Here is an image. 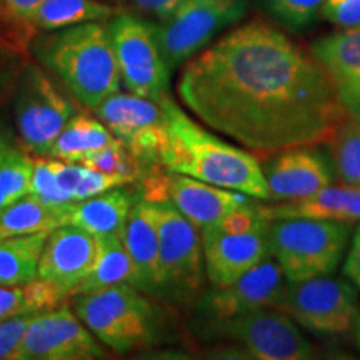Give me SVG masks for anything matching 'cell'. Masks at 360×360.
Segmentation results:
<instances>
[{"mask_svg": "<svg viewBox=\"0 0 360 360\" xmlns=\"http://www.w3.org/2000/svg\"><path fill=\"white\" fill-rule=\"evenodd\" d=\"M180 101L255 157L319 147L347 119L314 53L262 20L231 30L186 62Z\"/></svg>", "mask_w": 360, "mask_h": 360, "instance_id": "1", "label": "cell"}, {"mask_svg": "<svg viewBox=\"0 0 360 360\" xmlns=\"http://www.w3.org/2000/svg\"><path fill=\"white\" fill-rule=\"evenodd\" d=\"M160 103L167 129V141L159 157L160 167L269 200V187L257 157L247 148L220 141L188 117L170 96Z\"/></svg>", "mask_w": 360, "mask_h": 360, "instance_id": "2", "label": "cell"}, {"mask_svg": "<svg viewBox=\"0 0 360 360\" xmlns=\"http://www.w3.org/2000/svg\"><path fill=\"white\" fill-rule=\"evenodd\" d=\"M37 56L90 110L122 85L109 20L52 30L37 44Z\"/></svg>", "mask_w": 360, "mask_h": 360, "instance_id": "3", "label": "cell"}, {"mask_svg": "<svg viewBox=\"0 0 360 360\" xmlns=\"http://www.w3.org/2000/svg\"><path fill=\"white\" fill-rule=\"evenodd\" d=\"M352 224L304 217L274 219L269 225L270 255L287 282L328 276L347 254Z\"/></svg>", "mask_w": 360, "mask_h": 360, "instance_id": "4", "label": "cell"}, {"mask_svg": "<svg viewBox=\"0 0 360 360\" xmlns=\"http://www.w3.org/2000/svg\"><path fill=\"white\" fill-rule=\"evenodd\" d=\"M75 315L112 352L127 354L157 342L159 317L150 300L130 283L75 295Z\"/></svg>", "mask_w": 360, "mask_h": 360, "instance_id": "5", "label": "cell"}, {"mask_svg": "<svg viewBox=\"0 0 360 360\" xmlns=\"http://www.w3.org/2000/svg\"><path fill=\"white\" fill-rule=\"evenodd\" d=\"M270 220L262 204L233 210L200 229L205 276L214 287H225L270 255Z\"/></svg>", "mask_w": 360, "mask_h": 360, "instance_id": "6", "label": "cell"}, {"mask_svg": "<svg viewBox=\"0 0 360 360\" xmlns=\"http://www.w3.org/2000/svg\"><path fill=\"white\" fill-rule=\"evenodd\" d=\"M274 307L281 309L304 330L319 337L344 335L354 328L360 300L347 277L319 276L285 282Z\"/></svg>", "mask_w": 360, "mask_h": 360, "instance_id": "7", "label": "cell"}, {"mask_svg": "<svg viewBox=\"0 0 360 360\" xmlns=\"http://www.w3.org/2000/svg\"><path fill=\"white\" fill-rule=\"evenodd\" d=\"M109 30L124 87L155 102L169 97L172 70L162 52L155 22L122 12L109 20Z\"/></svg>", "mask_w": 360, "mask_h": 360, "instance_id": "8", "label": "cell"}, {"mask_svg": "<svg viewBox=\"0 0 360 360\" xmlns=\"http://www.w3.org/2000/svg\"><path fill=\"white\" fill-rule=\"evenodd\" d=\"M249 0H184L172 15L157 24L169 69L186 64L222 30L245 17Z\"/></svg>", "mask_w": 360, "mask_h": 360, "instance_id": "9", "label": "cell"}, {"mask_svg": "<svg viewBox=\"0 0 360 360\" xmlns=\"http://www.w3.org/2000/svg\"><path fill=\"white\" fill-rule=\"evenodd\" d=\"M135 195L147 202L167 200L197 229L217 222L233 210L257 204L259 199L202 182L188 175L152 165L139 180Z\"/></svg>", "mask_w": 360, "mask_h": 360, "instance_id": "10", "label": "cell"}, {"mask_svg": "<svg viewBox=\"0 0 360 360\" xmlns=\"http://www.w3.org/2000/svg\"><path fill=\"white\" fill-rule=\"evenodd\" d=\"M160 240L164 294L191 302L204 283V247L200 229L184 217L167 200L154 202Z\"/></svg>", "mask_w": 360, "mask_h": 360, "instance_id": "11", "label": "cell"}, {"mask_svg": "<svg viewBox=\"0 0 360 360\" xmlns=\"http://www.w3.org/2000/svg\"><path fill=\"white\" fill-rule=\"evenodd\" d=\"M210 327L259 360H305L315 352L299 326L277 307L252 310Z\"/></svg>", "mask_w": 360, "mask_h": 360, "instance_id": "12", "label": "cell"}, {"mask_svg": "<svg viewBox=\"0 0 360 360\" xmlns=\"http://www.w3.org/2000/svg\"><path fill=\"white\" fill-rule=\"evenodd\" d=\"M94 110L112 135L122 141L146 167L159 165L162 147L167 141L160 102L119 90Z\"/></svg>", "mask_w": 360, "mask_h": 360, "instance_id": "13", "label": "cell"}, {"mask_svg": "<svg viewBox=\"0 0 360 360\" xmlns=\"http://www.w3.org/2000/svg\"><path fill=\"white\" fill-rule=\"evenodd\" d=\"M67 305L40 312L27 327L13 360H92L107 350Z\"/></svg>", "mask_w": 360, "mask_h": 360, "instance_id": "14", "label": "cell"}, {"mask_svg": "<svg viewBox=\"0 0 360 360\" xmlns=\"http://www.w3.org/2000/svg\"><path fill=\"white\" fill-rule=\"evenodd\" d=\"M74 114V105L42 72L32 70L27 75L17 97V129L27 152L47 155Z\"/></svg>", "mask_w": 360, "mask_h": 360, "instance_id": "15", "label": "cell"}, {"mask_svg": "<svg viewBox=\"0 0 360 360\" xmlns=\"http://www.w3.org/2000/svg\"><path fill=\"white\" fill-rule=\"evenodd\" d=\"M285 277L272 255L236 282L214 287L200 299V314L212 323L229 321L262 307H274L285 287Z\"/></svg>", "mask_w": 360, "mask_h": 360, "instance_id": "16", "label": "cell"}, {"mask_svg": "<svg viewBox=\"0 0 360 360\" xmlns=\"http://www.w3.org/2000/svg\"><path fill=\"white\" fill-rule=\"evenodd\" d=\"M262 172L269 187V199L287 202L307 197L330 186L334 180L328 155L317 147H294L265 157Z\"/></svg>", "mask_w": 360, "mask_h": 360, "instance_id": "17", "label": "cell"}, {"mask_svg": "<svg viewBox=\"0 0 360 360\" xmlns=\"http://www.w3.org/2000/svg\"><path fill=\"white\" fill-rule=\"evenodd\" d=\"M97 255V237L65 224L49 233L39 264V277L74 295Z\"/></svg>", "mask_w": 360, "mask_h": 360, "instance_id": "18", "label": "cell"}, {"mask_svg": "<svg viewBox=\"0 0 360 360\" xmlns=\"http://www.w3.org/2000/svg\"><path fill=\"white\" fill-rule=\"evenodd\" d=\"M122 240L132 260V285L143 294H164L160 240L154 202H147L135 195L132 210L122 231Z\"/></svg>", "mask_w": 360, "mask_h": 360, "instance_id": "19", "label": "cell"}, {"mask_svg": "<svg viewBox=\"0 0 360 360\" xmlns=\"http://www.w3.org/2000/svg\"><path fill=\"white\" fill-rule=\"evenodd\" d=\"M310 52L327 72L349 117L360 119V27L317 39Z\"/></svg>", "mask_w": 360, "mask_h": 360, "instance_id": "20", "label": "cell"}, {"mask_svg": "<svg viewBox=\"0 0 360 360\" xmlns=\"http://www.w3.org/2000/svg\"><path fill=\"white\" fill-rule=\"evenodd\" d=\"M262 210L269 220L304 217L354 224L360 220V187L330 184L302 199L262 205Z\"/></svg>", "mask_w": 360, "mask_h": 360, "instance_id": "21", "label": "cell"}, {"mask_svg": "<svg viewBox=\"0 0 360 360\" xmlns=\"http://www.w3.org/2000/svg\"><path fill=\"white\" fill-rule=\"evenodd\" d=\"M135 202V192L115 187L85 200L72 202L67 209L65 224L84 229L92 236H112L122 231Z\"/></svg>", "mask_w": 360, "mask_h": 360, "instance_id": "22", "label": "cell"}, {"mask_svg": "<svg viewBox=\"0 0 360 360\" xmlns=\"http://www.w3.org/2000/svg\"><path fill=\"white\" fill-rule=\"evenodd\" d=\"M134 282V267L127 249H125L122 236L97 237V255L87 277L80 282L74 295L92 294V292L119 285V283Z\"/></svg>", "mask_w": 360, "mask_h": 360, "instance_id": "23", "label": "cell"}, {"mask_svg": "<svg viewBox=\"0 0 360 360\" xmlns=\"http://www.w3.org/2000/svg\"><path fill=\"white\" fill-rule=\"evenodd\" d=\"M114 141V135L96 117L74 114L58 134L47 157L64 162H82Z\"/></svg>", "mask_w": 360, "mask_h": 360, "instance_id": "24", "label": "cell"}, {"mask_svg": "<svg viewBox=\"0 0 360 360\" xmlns=\"http://www.w3.org/2000/svg\"><path fill=\"white\" fill-rule=\"evenodd\" d=\"M69 205H49L35 199L30 193L22 197L15 204L0 210V240L8 237L56 231L60 225H65Z\"/></svg>", "mask_w": 360, "mask_h": 360, "instance_id": "25", "label": "cell"}, {"mask_svg": "<svg viewBox=\"0 0 360 360\" xmlns=\"http://www.w3.org/2000/svg\"><path fill=\"white\" fill-rule=\"evenodd\" d=\"M49 233H29L0 240V285L19 287L39 277L40 257Z\"/></svg>", "mask_w": 360, "mask_h": 360, "instance_id": "26", "label": "cell"}, {"mask_svg": "<svg viewBox=\"0 0 360 360\" xmlns=\"http://www.w3.org/2000/svg\"><path fill=\"white\" fill-rule=\"evenodd\" d=\"M115 8L98 0H44L27 19L42 30H58L85 22H105L115 15Z\"/></svg>", "mask_w": 360, "mask_h": 360, "instance_id": "27", "label": "cell"}, {"mask_svg": "<svg viewBox=\"0 0 360 360\" xmlns=\"http://www.w3.org/2000/svg\"><path fill=\"white\" fill-rule=\"evenodd\" d=\"M327 147L339 182L360 187V119L347 117L327 142Z\"/></svg>", "mask_w": 360, "mask_h": 360, "instance_id": "28", "label": "cell"}, {"mask_svg": "<svg viewBox=\"0 0 360 360\" xmlns=\"http://www.w3.org/2000/svg\"><path fill=\"white\" fill-rule=\"evenodd\" d=\"M51 167L57 175L58 184L64 187V191L69 193L74 202L90 199V197L110 191V188L122 187L115 179L97 172L87 165L79 164V162L52 159Z\"/></svg>", "mask_w": 360, "mask_h": 360, "instance_id": "29", "label": "cell"}, {"mask_svg": "<svg viewBox=\"0 0 360 360\" xmlns=\"http://www.w3.org/2000/svg\"><path fill=\"white\" fill-rule=\"evenodd\" d=\"M79 164H84L90 169L97 170V172L109 175V177L115 179L120 186L139 182L147 169L130 152V148L115 137L109 146L101 148L96 154L89 155L87 159L79 162Z\"/></svg>", "mask_w": 360, "mask_h": 360, "instance_id": "30", "label": "cell"}, {"mask_svg": "<svg viewBox=\"0 0 360 360\" xmlns=\"http://www.w3.org/2000/svg\"><path fill=\"white\" fill-rule=\"evenodd\" d=\"M34 159L7 147L0 155V210L29 195Z\"/></svg>", "mask_w": 360, "mask_h": 360, "instance_id": "31", "label": "cell"}, {"mask_svg": "<svg viewBox=\"0 0 360 360\" xmlns=\"http://www.w3.org/2000/svg\"><path fill=\"white\" fill-rule=\"evenodd\" d=\"M257 6L290 30H304L319 20L326 0H255Z\"/></svg>", "mask_w": 360, "mask_h": 360, "instance_id": "32", "label": "cell"}, {"mask_svg": "<svg viewBox=\"0 0 360 360\" xmlns=\"http://www.w3.org/2000/svg\"><path fill=\"white\" fill-rule=\"evenodd\" d=\"M30 195L53 207L72 204L70 195L58 184L56 172L51 167V160L34 159L32 177H30Z\"/></svg>", "mask_w": 360, "mask_h": 360, "instance_id": "33", "label": "cell"}, {"mask_svg": "<svg viewBox=\"0 0 360 360\" xmlns=\"http://www.w3.org/2000/svg\"><path fill=\"white\" fill-rule=\"evenodd\" d=\"M37 314H20L0 321V360H13L27 327Z\"/></svg>", "mask_w": 360, "mask_h": 360, "instance_id": "34", "label": "cell"}, {"mask_svg": "<svg viewBox=\"0 0 360 360\" xmlns=\"http://www.w3.org/2000/svg\"><path fill=\"white\" fill-rule=\"evenodd\" d=\"M322 17L340 29L360 27V0H340L339 4L323 6Z\"/></svg>", "mask_w": 360, "mask_h": 360, "instance_id": "35", "label": "cell"}, {"mask_svg": "<svg viewBox=\"0 0 360 360\" xmlns=\"http://www.w3.org/2000/svg\"><path fill=\"white\" fill-rule=\"evenodd\" d=\"M184 0H129V6L135 15L154 19L160 24L172 15Z\"/></svg>", "mask_w": 360, "mask_h": 360, "instance_id": "36", "label": "cell"}, {"mask_svg": "<svg viewBox=\"0 0 360 360\" xmlns=\"http://www.w3.org/2000/svg\"><path fill=\"white\" fill-rule=\"evenodd\" d=\"M20 314H32L27 310L24 287L0 285V321Z\"/></svg>", "mask_w": 360, "mask_h": 360, "instance_id": "37", "label": "cell"}, {"mask_svg": "<svg viewBox=\"0 0 360 360\" xmlns=\"http://www.w3.org/2000/svg\"><path fill=\"white\" fill-rule=\"evenodd\" d=\"M342 274L360 290V225L355 229L354 236L350 237L347 255L344 259Z\"/></svg>", "mask_w": 360, "mask_h": 360, "instance_id": "38", "label": "cell"}, {"mask_svg": "<svg viewBox=\"0 0 360 360\" xmlns=\"http://www.w3.org/2000/svg\"><path fill=\"white\" fill-rule=\"evenodd\" d=\"M4 2H6L8 11L12 12V15L27 22L30 13L39 7L44 0H4Z\"/></svg>", "mask_w": 360, "mask_h": 360, "instance_id": "39", "label": "cell"}, {"mask_svg": "<svg viewBox=\"0 0 360 360\" xmlns=\"http://www.w3.org/2000/svg\"><path fill=\"white\" fill-rule=\"evenodd\" d=\"M354 332H355V345H357L360 352V307H359L357 319H355V323H354Z\"/></svg>", "mask_w": 360, "mask_h": 360, "instance_id": "40", "label": "cell"}, {"mask_svg": "<svg viewBox=\"0 0 360 360\" xmlns=\"http://www.w3.org/2000/svg\"><path fill=\"white\" fill-rule=\"evenodd\" d=\"M7 143L6 142H4V139H2V135H0V155H2L4 154V152H6L7 150Z\"/></svg>", "mask_w": 360, "mask_h": 360, "instance_id": "41", "label": "cell"}, {"mask_svg": "<svg viewBox=\"0 0 360 360\" xmlns=\"http://www.w3.org/2000/svg\"><path fill=\"white\" fill-rule=\"evenodd\" d=\"M340 0H326V4L323 6H332V4H339Z\"/></svg>", "mask_w": 360, "mask_h": 360, "instance_id": "42", "label": "cell"}]
</instances>
